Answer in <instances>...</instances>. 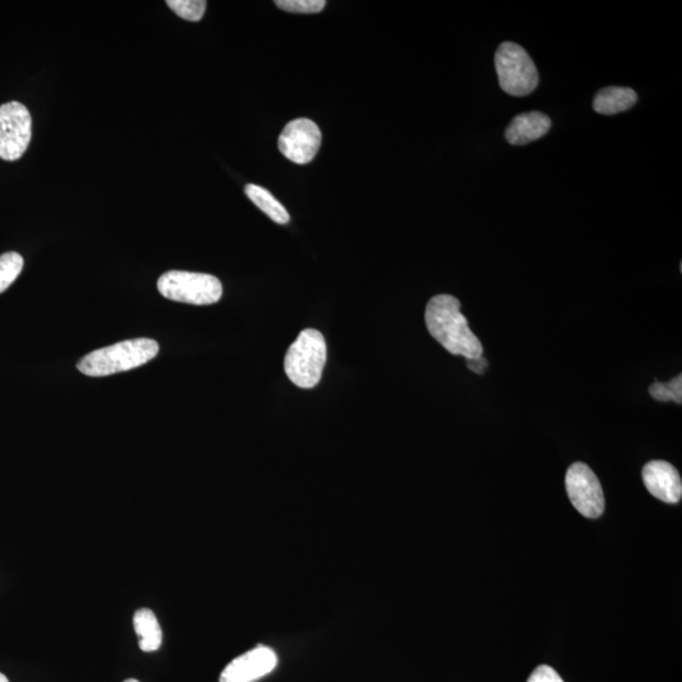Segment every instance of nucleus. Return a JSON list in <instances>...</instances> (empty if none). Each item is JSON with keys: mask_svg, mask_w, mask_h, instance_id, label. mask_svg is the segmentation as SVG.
Here are the masks:
<instances>
[{"mask_svg": "<svg viewBox=\"0 0 682 682\" xmlns=\"http://www.w3.org/2000/svg\"><path fill=\"white\" fill-rule=\"evenodd\" d=\"M460 309V301L454 296L432 297L425 312L427 330L449 353L463 355L465 359L480 358L483 345Z\"/></svg>", "mask_w": 682, "mask_h": 682, "instance_id": "f257e3e1", "label": "nucleus"}, {"mask_svg": "<svg viewBox=\"0 0 682 682\" xmlns=\"http://www.w3.org/2000/svg\"><path fill=\"white\" fill-rule=\"evenodd\" d=\"M160 352V345L152 339H133L110 347L94 350L80 360L78 369L85 376L107 377L132 371L151 362Z\"/></svg>", "mask_w": 682, "mask_h": 682, "instance_id": "f03ea898", "label": "nucleus"}, {"mask_svg": "<svg viewBox=\"0 0 682 682\" xmlns=\"http://www.w3.org/2000/svg\"><path fill=\"white\" fill-rule=\"evenodd\" d=\"M326 341L319 330L306 329L287 350L285 372L295 386L311 389L318 386L326 363Z\"/></svg>", "mask_w": 682, "mask_h": 682, "instance_id": "7ed1b4c3", "label": "nucleus"}, {"mask_svg": "<svg viewBox=\"0 0 682 682\" xmlns=\"http://www.w3.org/2000/svg\"><path fill=\"white\" fill-rule=\"evenodd\" d=\"M499 85L511 96H527L539 85V71L525 48L517 43L503 42L494 56Z\"/></svg>", "mask_w": 682, "mask_h": 682, "instance_id": "20e7f679", "label": "nucleus"}, {"mask_svg": "<svg viewBox=\"0 0 682 682\" xmlns=\"http://www.w3.org/2000/svg\"><path fill=\"white\" fill-rule=\"evenodd\" d=\"M157 288L167 300L198 306L216 304L223 296L222 282L205 273L166 272L158 280Z\"/></svg>", "mask_w": 682, "mask_h": 682, "instance_id": "39448f33", "label": "nucleus"}, {"mask_svg": "<svg viewBox=\"0 0 682 682\" xmlns=\"http://www.w3.org/2000/svg\"><path fill=\"white\" fill-rule=\"evenodd\" d=\"M32 138L30 110L18 102L0 105V158L17 161L26 153Z\"/></svg>", "mask_w": 682, "mask_h": 682, "instance_id": "423d86ee", "label": "nucleus"}, {"mask_svg": "<svg viewBox=\"0 0 682 682\" xmlns=\"http://www.w3.org/2000/svg\"><path fill=\"white\" fill-rule=\"evenodd\" d=\"M566 492L581 515L598 518L603 515L605 501L597 475L584 463L571 465L565 478Z\"/></svg>", "mask_w": 682, "mask_h": 682, "instance_id": "0eeeda50", "label": "nucleus"}, {"mask_svg": "<svg viewBox=\"0 0 682 682\" xmlns=\"http://www.w3.org/2000/svg\"><path fill=\"white\" fill-rule=\"evenodd\" d=\"M321 141L323 137L314 120L295 119L287 124L278 138V150L296 165H307L318 155Z\"/></svg>", "mask_w": 682, "mask_h": 682, "instance_id": "6e6552de", "label": "nucleus"}, {"mask_svg": "<svg viewBox=\"0 0 682 682\" xmlns=\"http://www.w3.org/2000/svg\"><path fill=\"white\" fill-rule=\"evenodd\" d=\"M277 662L276 652L272 648L258 646L230 662L220 675V682H256L271 674Z\"/></svg>", "mask_w": 682, "mask_h": 682, "instance_id": "1a4fd4ad", "label": "nucleus"}, {"mask_svg": "<svg viewBox=\"0 0 682 682\" xmlns=\"http://www.w3.org/2000/svg\"><path fill=\"white\" fill-rule=\"evenodd\" d=\"M642 478L653 497L670 504L680 502L682 482L674 465L664 460L650 461L643 467Z\"/></svg>", "mask_w": 682, "mask_h": 682, "instance_id": "9d476101", "label": "nucleus"}, {"mask_svg": "<svg viewBox=\"0 0 682 682\" xmlns=\"http://www.w3.org/2000/svg\"><path fill=\"white\" fill-rule=\"evenodd\" d=\"M551 128V119L541 112H528L517 115L506 129L507 142L512 146H525L545 137Z\"/></svg>", "mask_w": 682, "mask_h": 682, "instance_id": "9b49d317", "label": "nucleus"}, {"mask_svg": "<svg viewBox=\"0 0 682 682\" xmlns=\"http://www.w3.org/2000/svg\"><path fill=\"white\" fill-rule=\"evenodd\" d=\"M638 96L631 88L621 86H609L595 95L593 108L595 112L603 115H614L626 112L637 103Z\"/></svg>", "mask_w": 682, "mask_h": 682, "instance_id": "f8f14e48", "label": "nucleus"}, {"mask_svg": "<svg viewBox=\"0 0 682 682\" xmlns=\"http://www.w3.org/2000/svg\"><path fill=\"white\" fill-rule=\"evenodd\" d=\"M133 626L139 637V647L143 652H155L161 647L162 629L156 614L151 609H139L134 614Z\"/></svg>", "mask_w": 682, "mask_h": 682, "instance_id": "ddd939ff", "label": "nucleus"}, {"mask_svg": "<svg viewBox=\"0 0 682 682\" xmlns=\"http://www.w3.org/2000/svg\"><path fill=\"white\" fill-rule=\"evenodd\" d=\"M246 194L252 203L262 210L264 214L271 218L273 222L285 225L290 222V214L283 208L280 201L270 191L258 185L249 184L246 186Z\"/></svg>", "mask_w": 682, "mask_h": 682, "instance_id": "4468645a", "label": "nucleus"}, {"mask_svg": "<svg viewBox=\"0 0 682 682\" xmlns=\"http://www.w3.org/2000/svg\"><path fill=\"white\" fill-rule=\"evenodd\" d=\"M21 254L9 252L0 256V294H3L17 280L23 270Z\"/></svg>", "mask_w": 682, "mask_h": 682, "instance_id": "2eb2a0df", "label": "nucleus"}, {"mask_svg": "<svg viewBox=\"0 0 682 682\" xmlns=\"http://www.w3.org/2000/svg\"><path fill=\"white\" fill-rule=\"evenodd\" d=\"M167 6L186 21L199 22L204 17L208 3L205 0H168Z\"/></svg>", "mask_w": 682, "mask_h": 682, "instance_id": "dca6fc26", "label": "nucleus"}, {"mask_svg": "<svg viewBox=\"0 0 682 682\" xmlns=\"http://www.w3.org/2000/svg\"><path fill=\"white\" fill-rule=\"evenodd\" d=\"M650 395L659 402L674 401L677 405L682 403V376L675 377L669 383L655 382L650 387Z\"/></svg>", "mask_w": 682, "mask_h": 682, "instance_id": "f3484780", "label": "nucleus"}, {"mask_svg": "<svg viewBox=\"0 0 682 682\" xmlns=\"http://www.w3.org/2000/svg\"><path fill=\"white\" fill-rule=\"evenodd\" d=\"M276 6L282 11L300 14H316L323 11L325 0H276Z\"/></svg>", "mask_w": 682, "mask_h": 682, "instance_id": "a211bd4d", "label": "nucleus"}, {"mask_svg": "<svg viewBox=\"0 0 682 682\" xmlns=\"http://www.w3.org/2000/svg\"><path fill=\"white\" fill-rule=\"evenodd\" d=\"M527 682H564L551 666L541 665L532 672Z\"/></svg>", "mask_w": 682, "mask_h": 682, "instance_id": "6ab92c4d", "label": "nucleus"}, {"mask_svg": "<svg viewBox=\"0 0 682 682\" xmlns=\"http://www.w3.org/2000/svg\"><path fill=\"white\" fill-rule=\"evenodd\" d=\"M467 365L470 371H473L478 374H483L484 369L487 368L488 363L487 360L480 357L475 359H467Z\"/></svg>", "mask_w": 682, "mask_h": 682, "instance_id": "aec40b11", "label": "nucleus"}, {"mask_svg": "<svg viewBox=\"0 0 682 682\" xmlns=\"http://www.w3.org/2000/svg\"><path fill=\"white\" fill-rule=\"evenodd\" d=\"M0 682H9L8 677L0 672Z\"/></svg>", "mask_w": 682, "mask_h": 682, "instance_id": "412c9836", "label": "nucleus"}, {"mask_svg": "<svg viewBox=\"0 0 682 682\" xmlns=\"http://www.w3.org/2000/svg\"><path fill=\"white\" fill-rule=\"evenodd\" d=\"M124 682H139V681L136 680V679H128V680H126V681H124Z\"/></svg>", "mask_w": 682, "mask_h": 682, "instance_id": "4be33fe9", "label": "nucleus"}]
</instances>
